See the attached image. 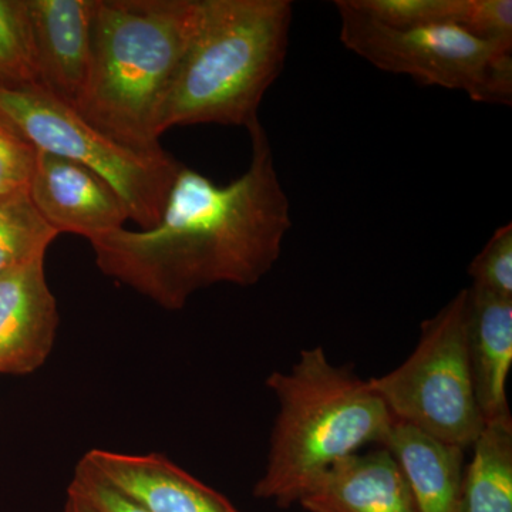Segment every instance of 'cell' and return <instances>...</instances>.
<instances>
[{
    "mask_svg": "<svg viewBox=\"0 0 512 512\" xmlns=\"http://www.w3.org/2000/svg\"><path fill=\"white\" fill-rule=\"evenodd\" d=\"M248 133L251 163L237 180L218 185L183 164L157 225L92 239L100 271L168 311L201 289L268 275L292 227L291 201L261 121Z\"/></svg>",
    "mask_w": 512,
    "mask_h": 512,
    "instance_id": "1",
    "label": "cell"
},
{
    "mask_svg": "<svg viewBox=\"0 0 512 512\" xmlns=\"http://www.w3.org/2000/svg\"><path fill=\"white\" fill-rule=\"evenodd\" d=\"M201 0H96L89 77L77 113L121 146L161 147L165 100L200 19Z\"/></svg>",
    "mask_w": 512,
    "mask_h": 512,
    "instance_id": "2",
    "label": "cell"
},
{
    "mask_svg": "<svg viewBox=\"0 0 512 512\" xmlns=\"http://www.w3.org/2000/svg\"><path fill=\"white\" fill-rule=\"evenodd\" d=\"M266 387L278 414L254 497L278 507L298 504L326 468L367 444L383 447L392 431L393 416L369 380L333 365L323 348L302 349L291 370L272 373Z\"/></svg>",
    "mask_w": 512,
    "mask_h": 512,
    "instance_id": "3",
    "label": "cell"
},
{
    "mask_svg": "<svg viewBox=\"0 0 512 512\" xmlns=\"http://www.w3.org/2000/svg\"><path fill=\"white\" fill-rule=\"evenodd\" d=\"M289 0H201L200 19L165 100L160 134L175 126L251 128L284 69Z\"/></svg>",
    "mask_w": 512,
    "mask_h": 512,
    "instance_id": "4",
    "label": "cell"
},
{
    "mask_svg": "<svg viewBox=\"0 0 512 512\" xmlns=\"http://www.w3.org/2000/svg\"><path fill=\"white\" fill-rule=\"evenodd\" d=\"M370 386L393 419L441 443L473 446L484 427L468 356V291L421 325L416 349Z\"/></svg>",
    "mask_w": 512,
    "mask_h": 512,
    "instance_id": "5",
    "label": "cell"
},
{
    "mask_svg": "<svg viewBox=\"0 0 512 512\" xmlns=\"http://www.w3.org/2000/svg\"><path fill=\"white\" fill-rule=\"evenodd\" d=\"M0 111L37 151L67 158L103 178L141 229L160 222L175 177L183 167L173 154L164 148L138 151L121 146L42 90L0 89Z\"/></svg>",
    "mask_w": 512,
    "mask_h": 512,
    "instance_id": "6",
    "label": "cell"
},
{
    "mask_svg": "<svg viewBox=\"0 0 512 512\" xmlns=\"http://www.w3.org/2000/svg\"><path fill=\"white\" fill-rule=\"evenodd\" d=\"M340 42L377 69L407 74L424 86L460 90L478 103L511 104L512 45L454 25L394 29L335 3Z\"/></svg>",
    "mask_w": 512,
    "mask_h": 512,
    "instance_id": "7",
    "label": "cell"
},
{
    "mask_svg": "<svg viewBox=\"0 0 512 512\" xmlns=\"http://www.w3.org/2000/svg\"><path fill=\"white\" fill-rule=\"evenodd\" d=\"M40 217L57 234H74L92 241L130 220L126 205L103 178L89 168L37 151L28 190Z\"/></svg>",
    "mask_w": 512,
    "mask_h": 512,
    "instance_id": "8",
    "label": "cell"
},
{
    "mask_svg": "<svg viewBox=\"0 0 512 512\" xmlns=\"http://www.w3.org/2000/svg\"><path fill=\"white\" fill-rule=\"evenodd\" d=\"M96 0H28L40 90L76 110L89 77Z\"/></svg>",
    "mask_w": 512,
    "mask_h": 512,
    "instance_id": "9",
    "label": "cell"
},
{
    "mask_svg": "<svg viewBox=\"0 0 512 512\" xmlns=\"http://www.w3.org/2000/svg\"><path fill=\"white\" fill-rule=\"evenodd\" d=\"M60 315L45 258L0 278V375H30L52 353Z\"/></svg>",
    "mask_w": 512,
    "mask_h": 512,
    "instance_id": "10",
    "label": "cell"
},
{
    "mask_svg": "<svg viewBox=\"0 0 512 512\" xmlns=\"http://www.w3.org/2000/svg\"><path fill=\"white\" fill-rule=\"evenodd\" d=\"M94 473L147 512H241L225 495L161 454L87 451Z\"/></svg>",
    "mask_w": 512,
    "mask_h": 512,
    "instance_id": "11",
    "label": "cell"
},
{
    "mask_svg": "<svg viewBox=\"0 0 512 512\" xmlns=\"http://www.w3.org/2000/svg\"><path fill=\"white\" fill-rule=\"evenodd\" d=\"M298 504L308 512H419L402 468L384 447L336 461Z\"/></svg>",
    "mask_w": 512,
    "mask_h": 512,
    "instance_id": "12",
    "label": "cell"
},
{
    "mask_svg": "<svg viewBox=\"0 0 512 512\" xmlns=\"http://www.w3.org/2000/svg\"><path fill=\"white\" fill-rule=\"evenodd\" d=\"M468 356L485 421L510 414L507 382L512 366V298L470 288Z\"/></svg>",
    "mask_w": 512,
    "mask_h": 512,
    "instance_id": "13",
    "label": "cell"
},
{
    "mask_svg": "<svg viewBox=\"0 0 512 512\" xmlns=\"http://www.w3.org/2000/svg\"><path fill=\"white\" fill-rule=\"evenodd\" d=\"M383 447L402 468L417 511L461 512L463 448L431 439L396 420Z\"/></svg>",
    "mask_w": 512,
    "mask_h": 512,
    "instance_id": "14",
    "label": "cell"
},
{
    "mask_svg": "<svg viewBox=\"0 0 512 512\" xmlns=\"http://www.w3.org/2000/svg\"><path fill=\"white\" fill-rule=\"evenodd\" d=\"M464 470L461 512H512V417L485 421Z\"/></svg>",
    "mask_w": 512,
    "mask_h": 512,
    "instance_id": "15",
    "label": "cell"
},
{
    "mask_svg": "<svg viewBox=\"0 0 512 512\" xmlns=\"http://www.w3.org/2000/svg\"><path fill=\"white\" fill-rule=\"evenodd\" d=\"M40 217L28 192L0 201V278L37 258H45L57 237Z\"/></svg>",
    "mask_w": 512,
    "mask_h": 512,
    "instance_id": "16",
    "label": "cell"
},
{
    "mask_svg": "<svg viewBox=\"0 0 512 512\" xmlns=\"http://www.w3.org/2000/svg\"><path fill=\"white\" fill-rule=\"evenodd\" d=\"M0 89L40 90L28 0H0Z\"/></svg>",
    "mask_w": 512,
    "mask_h": 512,
    "instance_id": "17",
    "label": "cell"
},
{
    "mask_svg": "<svg viewBox=\"0 0 512 512\" xmlns=\"http://www.w3.org/2000/svg\"><path fill=\"white\" fill-rule=\"evenodd\" d=\"M348 8L394 29L460 25L466 0H343Z\"/></svg>",
    "mask_w": 512,
    "mask_h": 512,
    "instance_id": "18",
    "label": "cell"
},
{
    "mask_svg": "<svg viewBox=\"0 0 512 512\" xmlns=\"http://www.w3.org/2000/svg\"><path fill=\"white\" fill-rule=\"evenodd\" d=\"M36 157L29 138L0 111V201L28 192Z\"/></svg>",
    "mask_w": 512,
    "mask_h": 512,
    "instance_id": "19",
    "label": "cell"
},
{
    "mask_svg": "<svg viewBox=\"0 0 512 512\" xmlns=\"http://www.w3.org/2000/svg\"><path fill=\"white\" fill-rule=\"evenodd\" d=\"M471 288L512 298V224L494 232L483 251L468 266Z\"/></svg>",
    "mask_w": 512,
    "mask_h": 512,
    "instance_id": "20",
    "label": "cell"
},
{
    "mask_svg": "<svg viewBox=\"0 0 512 512\" xmlns=\"http://www.w3.org/2000/svg\"><path fill=\"white\" fill-rule=\"evenodd\" d=\"M458 28L483 40L512 45L511 0H466Z\"/></svg>",
    "mask_w": 512,
    "mask_h": 512,
    "instance_id": "21",
    "label": "cell"
},
{
    "mask_svg": "<svg viewBox=\"0 0 512 512\" xmlns=\"http://www.w3.org/2000/svg\"><path fill=\"white\" fill-rule=\"evenodd\" d=\"M67 491L79 495L97 512H147L101 480L83 460L77 463Z\"/></svg>",
    "mask_w": 512,
    "mask_h": 512,
    "instance_id": "22",
    "label": "cell"
},
{
    "mask_svg": "<svg viewBox=\"0 0 512 512\" xmlns=\"http://www.w3.org/2000/svg\"><path fill=\"white\" fill-rule=\"evenodd\" d=\"M63 512H97L92 505L86 503L79 495L67 491L66 503H64Z\"/></svg>",
    "mask_w": 512,
    "mask_h": 512,
    "instance_id": "23",
    "label": "cell"
},
{
    "mask_svg": "<svg viewBox=\"0 0 512 512\" xmlns=\"http://www.w3.org/2000/svg\"><path fill=\"white\" fill-rule=\"evenodd\" d=\"M3 201V200H2Z\"/></svg>",
    "mask_w": 512,
    "mask_h": 512,
    "instance_id": "24",
    "label": "cell"
}]
</instances>
